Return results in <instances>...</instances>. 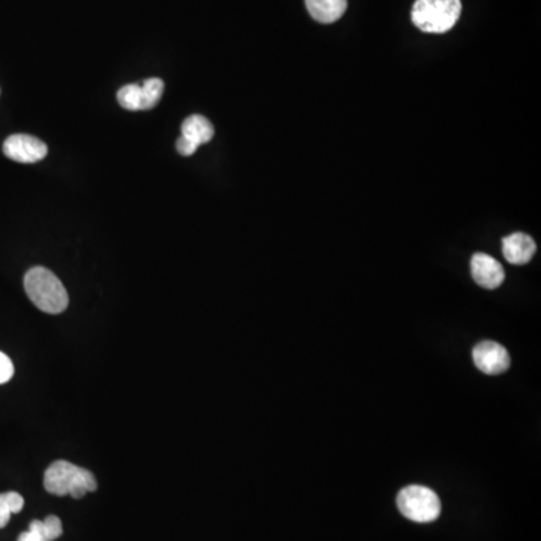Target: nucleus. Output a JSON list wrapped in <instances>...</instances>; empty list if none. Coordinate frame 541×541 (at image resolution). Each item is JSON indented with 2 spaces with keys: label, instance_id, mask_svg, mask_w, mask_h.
<instances>
[{
  "label": "nucleus",
  "instance_id": "4468645a",
  "mask_svg": "<svg viewBox=\"0 0 541 541\" xmlns=\"http://www.w3.org/2000/svg\"><path fill=\"white\" fill-rule=\"evenodd\" d=\"M14 364L11 358L4 352H0V385L7 384L13 379Z\"/></svg>",
  "mask_w": 541,
  "mask_h": 541
},
{
  "label": "nucleus",
  "instance_id": "f03ea898",
  "mask_svg": "<svg viewBox=\"0 0 541 541\" xmlns=\"http://www.w3.org/2000/svg\"><path fill=\"white\" fill-rule=\"evenodd\" d=\"M44 487L56 496L83 498L86 493L97 490V478L88 469L80 468L67 460H58L47 468L44 474Z\"/></svg>",
  "mask_w": 541,
  "mask_h": 541
},
{
  "label": "nucleus",
  "instance_id": "dca6fc26",
  "mask_svg": "<svg viewBox=\"0 0 541 541\" xmlns=\"http://www.w3.org/2000/svg\"><path fill=\"white\" fill-rule=\"evenodd\" d=\"M17 541H41L40 538L37 537V535L34 534V532L26 531L22 532V534L19 535V538H17Z\"/></svg>",
  "mask_w": 541,
  "mask_h": 541
},
{
  "label": "nucleus",
  "instance_id": "20e7f679",
  "mask_svg": "<svg viewBox=\"0 0 541 541\" xmlns=\"http://www.w3.org/2000/svg\"><path fill=\"white\" fill-rule=\"evenodd\" d=\"M397 507L406 519L417 523L435 522L441 516V499L426 486L405 487L397 496Z\"/></svg>",
  "mask_w": 541,
  "mask_h": 541
},
{
  "label": "nucleus",
  "instance_id": "9b49d317",
  "mask_svg": "<svg viewBox=\"0 0 541 541\" xmlns=\"http://www.w3.org/2000/svg\"><path fill=\"white\" fill-rule=\"evenodd\" d=\"M181 137L187 139L188 142L194 143L199 148L200 145L211 142L214 137V127L205 116L193 115L188 116L181 127Z\"/></svg>",
  "mask_w": 541,
  "mask_h": 541
},
{
  "label": "nucleus",
  "instance_id": "7ed1b4c3",
  "mask_svg": "<svg viewBox=\"0 0 541 541\" xmlns=\"http://www.w3.org/2000/svg\"><path fill=\"white\" fill-rule=\"evenodd\" d=\"M460 13V0H417L412 8V22L427 34H445L454 28Z\"/></svg>",
  "mask_w": 541,
  "mask_h": 541
},
{
  "label": "nucleus",
  "instance_id": "ddd939ff",
  "mask_svg": "<svg viewBox=\"0 0 541 541\" xmlns=\"http://www.w3.org/2000/svg\"><path fill=\"white\" fill-rule=\"evenodd\" d=\"M25 507V499L20 493H0V529L5 528L13 514L20 513Z\"/></svg>",
  "mask_w": 541,
  "mask_h": 541
},
{
  "label": "nucleus",
  "instance_id": "2eb2a0df",
  "mask_svg": "<svg viewBox=\"0 0 541 541\" xmlns=\"http://www.w3.org/2000/svg\"><path fill=\"white\" fill-rule=\"evenodd\" d=\"M176 151L184 155V157H191L197 151V146L194 143L188 142L184 137H179L178 142H176Z\"/></svg>",
  "mask_w": 541,
  "mask_h": 541
},
{
  "label": "nucleus",
  "instance_id": "f257e3e1",
  "mask_svg": "<svg viewBox=\"0 0 541 541\" xmlns=\"http://www.w3.org/2000/svg\"><path fill=\"white\" fill-rule=\"evenodd\" d=\"M25 291L35 307L49 315L64 313L70 303L61 280L44 266L29 269L25 276Z\"/></svg>",
  "mask_w": 541,
  "mask_h": 541
},
{
  "label": "nucleus",
  "instance_id": "9d476101",
  "mask_svg": "<svg viewBox=\"0 0 541 541\" xmlns=\"http://www.w3.org/2000/svg\"><path fill=\"white\" fill-rule=\"evenodd\" d=\"M310 16L319 23H334L345 14L348 0H306Z\"/></svg>",
  "mask_w": 541,
  "mask_h": 541
},
{
  "label": "nucleus",
  "instance_id": "6e6552de",
  "mask_svg": "<svg viewBox=\"0 0 541 541\" xmlns=\"http://www.w3.org/2000/svg\"><path fill=\"white\" fill-rule=\"evenodd\" d=\"M472 279L484 289H496L504 283L505 273L501 263L489 254L475 253L471 259Z\"/></svg>",
  "mask_w": 541,
  "mask_h": 541
},
{
  "label": "nucleus",
  "instance_id": "39448f33",
  "mask_svg": "<svg viewBox=\"0 0 541 541\" xmlns=\"http://www.w3.org/2000/svg\"><path fill=\"white\" fill-rule=\"evenodd\" d=\"M164 82L161 79H148L143 85H127L119 89L118 103L125 110H151L160 103L163 97Z\"/></svg>",
  "mask_w": 541,
  "mask_h": 541
},
{
  "label": "nucleus",
  "instance_id": "f8f14e48",
  "mask_svg": "<svg viewBox=\"0 0 541 541\" xmlns=\"http://www.w3.org/2000/svg\"><path fill=\"white\" fill-rule=\"evenodd\" d=\"M29 531L34 532L41 541H55L64 534V528L58 516H49L46 520H34L29 525Z\"/></svg>",
  "mask_w": 541,
  "mask_h": 541
},
{
  "label": "nucleus",
  "instance_id": "1a4fd4ad",
  "mask_svg": "<svg viewBox=\"0 0 541 541\" xmlns=\"http://www.w3.org/2000/svg\"><path fill=\"white\" fill-rule=\"evenodd\" d=\"M537 245L534 239L526 233L516 232L502 241V253L505 259L513 265H525L534 257Z\"/></svg>",
  "mask_w": 541,
  "mask_h": 541
},
{
  "label": "nucleus",
  "instance_id": "0eeeda50",
  "mask_svg": "<svg viewBox=\"0 0 541 541\" xmlns=\"http://www.w3.org/2000/svg\"><path fill=\"white\" fill-rule=\"evenodd\" d=\"M472 358L477 369L486 375H501L510 369L511 360L507 349L490 340L478 343L472 351Z\"/></svg>",
  "mask_w": 541,
  "mask_h": 541
},
{
  "label": "nucleus",
  "instance_id": "423d86ee",
  "mask_svg": "<svg viewBox=\"0 0 541 541\" xmlns=\"http://www.w3.org/2000/svg\"><path fill=\"white\" fill-rule=\"evenodd\" d=\"M46 143L28 134H14L4 142V154L17 163L32 164L47 157Z\"/></svg>",
  "mask_w": 541,
  "mask_h": 541
}]
</instances>
